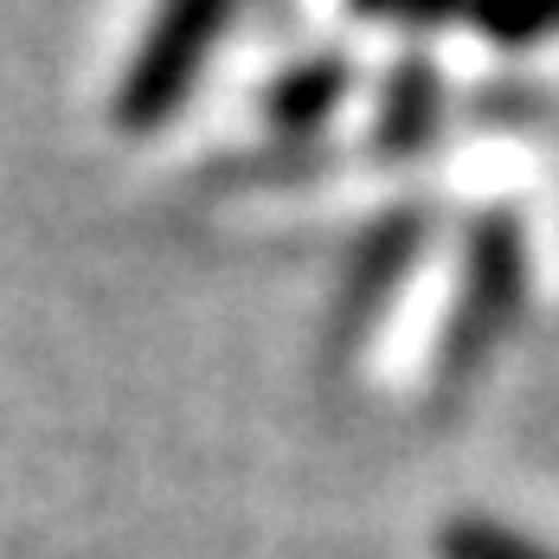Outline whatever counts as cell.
<instances>
[{
  "mask_svg": "<svg viewBox=\"0 0 559 559\" xmlns=\"http://www.w3.org/2000/svg\"><path fill=\"white\" fill-rule=\"evenodd\" d=\"M360 7H425V0H360Z\"/></svg>",
  "mask_w": 559,
  "mask_h": 559,
  "instance_id": "277c9868",
  "label": "cell"
},
{
  "mask_svg": "<svg viewBox=\"0 0 559 559\" xmlns=\"http://www.w3.org/2000/svg\"><path fill=\"white\" fill-rule=\"evenodd\" d=\"M444 559H554V554H540V547H527V540L502 534L496 521H450Z\"/></svg>",
  "mask_w": 559,
  "mask_h": 559,
  "instance_id": "3957f363",
  "label": "cell"
},
{
  "mask_svg": "<svg viewBox=\"0 0 559 559\" xmlns=\"http://www.w3.org/2000/svg\"><path fill=\"white\" fill-rule=\"evenodd\" d=\"M341 84H347V71H341V58H316V64H302V71H289L277 84V97H271V110L283 122H322V116L335 110Z\"/></svg>",
  "mask_w": 559,
  "mask_h": 559,
  "instance_id": "7a4b0ae2",
  "label": "cell"
},
{
  "mask_svg": "<svg viewBox=\"0 0 559 559\" xmlns=\"http://www.w3.org/2000/svg\"><path fill=\"white\" fill-rule=\"evenodd\" d=\"M238 0H162V13L148 20L142 46L129 58L122 84H116V122L122 129H155L180 110V97L193 91L206 52L219 46V33L231 26Z\"/></svg>",
  "mask_w": 559,
  "mask_h": 559,
  "instance_id": "6da1fadb",
  "label": "cell"
}]
</instances>
